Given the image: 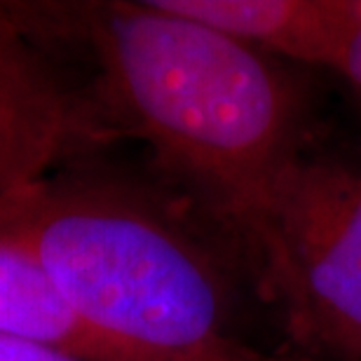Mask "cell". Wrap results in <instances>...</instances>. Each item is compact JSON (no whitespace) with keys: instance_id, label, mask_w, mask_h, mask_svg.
<instances>
[{"instance_id":"obj_1","label":"cell","mask_w":361,"mask_h":361,"mask_svg":"<svg viewBox=\"0 0 361 361\" xmlns=\"http://www.w3.org/2000/svg\"><path fill=\"white\" fill-rule=\"evenodd\" d=\"M42 47L87 52L85 94L108 136H134L155 167L240 233L305 155L298 87L263 52L141 3H5Z\"/></svg>"},{"instance_id":"obj_2","label":"cell","mask_w":361,"mask_h":361,"mask_svg":"<svg viewBox=\"0 0 361 361\" xmlns=\"http://www.w3.org/2000/svg\"><path fill=\"white\" fill-rule=\"evenodd\" d=\"M0 240L40 265L85 326L148 361H310L235 334L212 251L132 178L71 162L0 197Z\"/></svg>"},{"instance_id":"obj_3","label":"cell","mask_w":361,"mask_h":361,"mask_svg":"<svg viewBox=\"0 0 361 361\" xmlns=\"http://www.w3.org/2000/svg\"><path fill=\"white\" fill-rule=\"evenodd\" d=\"M240 235L300 357L361 361V162L302 155Z\"/></svg>"},{"instance_id":"obj_4","label":"cell","mask_w":361,"mask_h":361,"mask_svg":"<svg viewBox=\"0 0 361 361\" xmlns=\"http://www.w3.org/2000/svg\"><path fill=\"white\" fill-rule=\"evenodd\" d=\"M111 136L85 90L68 85L0 3V197L78 162Z\"/></svg>"},{"instance_id":"obj_5","label":"cell","mask_w":361,"mask_h":361,"mask_svg":"<svg viewBox=\"0 0 361 361\" xmlns=\"http://www.w3.org/2000/svg\"><path fill=\"white\" fill-rule=\"evenodd\" d=\"M263 54L338 66L361 21V0H153Z\"/></svg>"},{"instance_id":"obj_6","label":"cell","mask_w":361,"mask_h":361,"mask_svg":"<svg viewBox=\"0 0 361 361\" xmlns=\"http://www.w3.org/2000/svg\"><path fill=\"white\" fill-rule=\"evenodd\" d=\"M0 336L47 343L82 361H148L85 326L40 265L5 240H0Z\"/></svg>"},{"instance_id":"obj_7","label":"cell","mask_w":361,"mask_h":361,"mask_svg":"<svg viewBox=\"0 0 361 361\" xmlns=\"http://www.w3.org/2000/svg\"><path fill=\"white\" fill-rule=\"evenodd\" d=\"M0 361H82L47 343L17 336H0Z\"/></svg>"},{"instance_id":"obj_8","label":"cell","mask_w":361,"mask_h":361,"mask_svg":"<svg viewBox=\"0 0 361 361\" xmlns=\"http://www.w3.org/2000/svg\"><path fill=\"white\" fill-rule=\"evenodd\" d=\"M336 71L361 92V21H359L357 31L352 33V38L348 42V47H345Z\"/></svg>"}]
</instances>
